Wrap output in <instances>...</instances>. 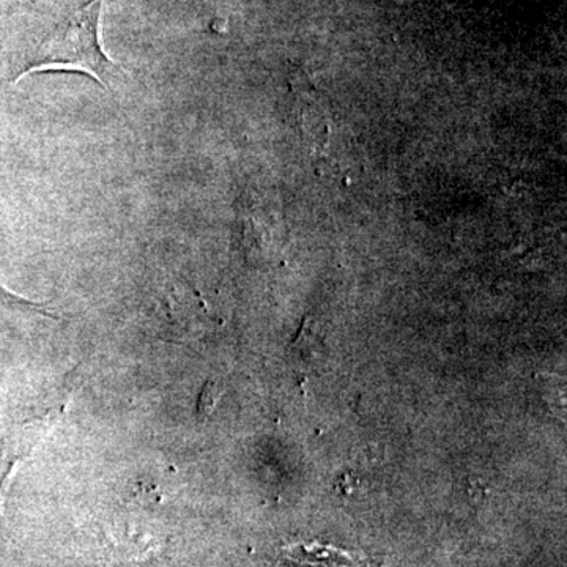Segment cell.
I'll use <instances>...</instances> for the list:
<instances>
[{
	"instance_id": "obj_1",
	"label": "cell",
	"mask_w": 567,
	"mask_h": 567,
	"mask_svg": "<svg viewBox=\"0 0 567 567\" xmlns=\"http://www.w3.org/2000/svg\"><path fill=\"white\" fill-rule=\"evenodd\" d=\"M104 3L106 0H91L59 21L17 81L40 71H78L110 89L117 66L107 58L100 40Z\"/></svg>"
},
{
	"instance_id": "obj_2",
	"label": "cell",
	"mask_w": 567,
	"mask_h": 567,
	"mask_svg": "<svg viewBox=\"0 0 567 567\" xmlns=\"http://www.w3.org/2000/svg\"><path fill=\"white\" fill-rule=\"evenodd\" d=\"M282 554L292 561L301 565L324 567H358L361 557L357 554L339 550L336 547L319 546V544H292L282 548Z\"/></svg>"
},
{
	"instance_id": "obj_3",
	"label": "cell",
	"mask_w": 567,
	"mask_h": 567,
	"mask_svg": "<svg viewBox=\"0 0 567 567\" xmlns=\"http://www.w3.org/2000/svg\"><path fill=\"white\" fill-rule=\"evenodd\" d=\"M221 395L223 390L215 382L205 383L203 393L199 395V404H197V415L200 420H207L212 415Z\"/></svg>"
}]
</instances>
